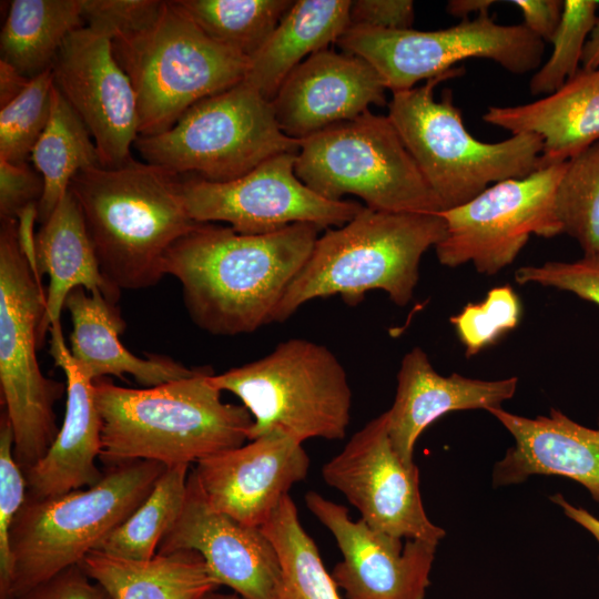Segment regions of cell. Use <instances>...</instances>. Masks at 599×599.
I'll return each instance as SVG.
<instances>
[{
  "instance_id": "8",
  "label": "cell",
  "mask_w": 599,
  "mask_h": 599,
  "mask_svg": "<svg viewBox=\"0 0 599 599\" xmlns=\"http://www.w3.org/2000/svg\"><path fill=\"white\" fill-rule=\"evenodd\" d=\"M237 396L253 417L248 440L281 430L303 443L346 436L352 389L337 357L304 338L284 341L266 356L210 376Z\"/></svg>"
},
{
  "instance_id": "29",
  "label": "cell",
  "mask_w": 599,
  "mask_h": 599,
  "mask_svg": "<svg viewBox=\"0 0 599 599\" xmlns=\"http://www.w3.org/2000/svg\"><path fill=\"white\" fill-rule=\"evenodd\" d=\"M82 27V0H13L1 30V60L33 79L51 69L65 39Z\"/></svg>"
},
{
  "instance_id": "15",
  "label": "cell",
  "mask_w": 599,
  "mask_h": 599,
  "mask_svg": "<svg viewBox=\"0 0 599 599\" xmlns=\"http://www.w3.org/2000/svg\"><path fill=\"white\" fill-rule=\"evenodd\" d=\"M322 476L377 532L436 545L445 537L425 511L417 465L405 464L392 445L386 412L355 433L323 466Z\"/></svg>"
},
{
  "instance_id": "17",
  "label": "cell",
  "mask_w": 599,
  "mask_h": 599,
  "mask_svg": "<svg viewBox=\"0 0 599 599\" xmlns=\"http://www.w3.org/2000/svg\"><path fill=\"white\" fill-rule=\"evenodd\" d=\"M308 510L334 536L343 559L332 571L347 599H425L437 545L408 539L405 545L372 529L362 518L316 491Z\"/></svg>"
},
{
  "instance_id": "49",
  "label": "cell",
  "mask_w": 599,
  "mask_h": 599,
  "mask_svg": "<svg viewBox=\"0 0 599 599\" xmlns=\"http://www.w3.org/2000/svg\"><path fill=\"white\" fill-rule=\"evenodd\" d=\"M205 599H243L236 593H219L216 591L211 592Z\"/></svg>"
},
{
  "instance_id": "30",
  "label": "cell",
  "mask_w": 599,
  "mask_h": 599,
  "mask_svg": "<svg viewBox=\"0 0 599 599\" xmlns=\"http://www.w3.org/2000/svg\"><path fill=\"white\" fill-rule=\"evenodd\" d=\"M43 180L38 221L43 224L82 170L101 165L88 128L53 83L51 114L30 159Z\"/></svg>"
},
{
  "instance_id": "16",
  "label": "cell",
  "mask_w": 599,
  "mask_h": 599,
  "mask_svg": "<svg viewBox=\"0 0 599 599\" xmlns=\"http://www.w3.org/2000/svg\"><path fill=\"white\" fill-rule=\"evenodd\" d=\"M53 83L88 128L101 165L118 167L132 159L139 115L131 80L111 40L88 27L73 31L51 67Z\"/></svg>"
},
{
  "instance_id": "13",
  "label": "cell",
  "mask_w": 599,
  "mask_h": 599,
  "mask_svg": "<svg viewBox=\"0 0 599 599\" xmlns=\"http://www.w3.org/2000/svg\"><path fill=\"white\" fill-rule=\"evenodd\" d=\"M565 169L566 162L540 166L439 212L446 222V234L435 246L439 263L448 267L471 263L478 273L494 275L516 260L531 235L561 234L555 195Z\"/></svg>"
},
{
  "instance_id": "22",
  "label": "cell",
  "mask_w": 599,
  "mask_h": 599,
  "mask_svg": "<svg viewBox=\"0 0 599 599\" xmlns=\"http://www.w3.org/2000/svg\"><path fill=\"white\" fill-rule=\"evenodd\" d=\"M487 412L515 440L495 464V487L519 484L534 475H557L582 485L599 504V422L598 428H589L555 408L535 418L501 407Z\"/></svg>"
},
{
  "instance_id": "26",
  "label": "cell",
  "mask_w": 599,
  "mask_h": 599,
  "mask_svg": "<svg viewBox=\"0 0 599 599\" xmlns=\"http://www.w3.org/2000/svg\"><path fill=\"white\" fill-rule=\"evenodd\" d=\"M35 266L39 276H49L39 343L52 324L60 322L69 293L83 287L116 303L120 292L103 276L80 206L70 191L35 233Z\"/></svg>"
},
{
  "instance_id": "12",
  "label": "cell",
  "mask_w": 599,
  "mask_h": 599,
  "mask_svg": "<svg viewBox=\"0 0 599 599\" xmlns=\"http://www.w3.org/2000/svg\"><path fill=\"white\" fill-rule=\"evenodd\" d=\"M349 54L366 60L392 93L445 74L467 59H488L514 74L538 70L545 42L522 23L499 24L489 14L430 31L349 27L337 40Z\"/></svg>"
},
{
  "instance_id": "10",
  "label": "cell",
  "mask_w": 599,
  "mask_h": 599,
  "mask_svg": "<svg viewBox=\"0 0 599 599\" xmlns=\"http://www.w3.org/2000/svg\"><path fill=\"white\" fill-rule=\"evenodd\" d=\"M295 173L328 200L353 194L376 211H443L390 119L370 111L302 140Z\"/></svg>"
},
{
  "instance_id": "37",
  "label": "cell",
  "mask_w": 599,
  "mask_h": 599,
  "mask_svg": "<svg viewBox=\"0 0 599 599\" xmlns=\"http://www.w3.org/2000/svg\"><path fill=\"white\" fill-rule=\"evenodd\" d=\"M521 317V303L510 285L493 287L479 303H469L450 317L467 357L496 343L514 329Z\"/></svg>"
},
{
  "instance_id": "25",
  "label": "cell",
  "mask_w": 599,
  "mask_h": 599,
  "mask_svg": "<svg viewBox=\"0 0 599 599\" xmlns=\"http://www.w3.org/2000/svg\"><path fill=\"white\" fill-rule=\"evenodd\" d=\"M483 120L544 142L540 166L567 162L599 141V67L582 69L557 91L518 105L489 106Z\"/></svg>"
},
{
  "instance_id": "27",
  "label": "cell",
  "mask_w": 599,
  "mask_h": 599,
  "mask_svg": "<svg viewBox=\"0 0 599 599\" xmlns=\"http://www.w3.org/2000/svg\"><path fill=\"white\" fill-rule=\"evenodd\" d=\"M349 0H297L248 59L244 82L272 101L286 77L349 28Z\"/></svg>"
},
{
  "instance_id": "1",
  "label": "cell",
  "mask_w": 599,
  "mask_h": 599,
  "mask_svg": "<svg viewBox=\"0 0 599 599\" xmlns=\"http://www.w3.org/2000/svg\"><path fill=\"white\" fill-rule=\"evenodd\" d=\"M319 231L294 224L248 235L199 223L167 250L164 273L181 284L189 316L201 329L219 336L248 334L273 323Z\"/></svg>"
},
{
  "instance_id": "41",
  "label": "cell",
  "mask_w": 599,
  "mask_h": 599,
  "mask_svg": "<svg viewBox=\"0 0 599 599\" xmlns=\"http://www.w3.org/2000/svg\"><path fill=\"white\" fill-rule=\"evenodd\" d=\"M43 187L42 176L27 162L0 159V219H17L26 206L40 201Z\"/></svg>"
},
{
  "instance_id": "43",
  "label": "cell",
  "mask_w": 599,
  "mask_h": 599,
  "mask_svg": "<svg viewBox=\"0 0 599 599\" xmlns=\"http://www.w3.org/2000/svg\"><path fill=\"white\" fill-rule=\"evenodd\" d=\"M414 20L415 6L410 0H356L349 8V27L407 30Z\"/></svg>"
},
{
  "instance_id": "7",
  "label": "cell",
  "mask_w": 599,
  "mask_h": 599,
  "mask_svg": "<svg viewBox=\"0 0 599 599\" xmlns=\"http://www.w3.org/2000/svg\"><path fill=\"white\" fill-rule=\"evenodd\" d=\"M135 92L139 136L170 129L192 105L244 80L248 59L211 39L179 1L145 29L111 41Z\"/></svg>"
},
{
  "instance_id": "45",
  "label": "cell",
  "mask_w": 599,
  "mask_h": 599,
  "mask_svg": "<svg viewBox=\"0 0 599 599\" xmlns=\"http://www.w3.org/2000/svg\"><path fill=\"white\" fill-rule=\"evenodd\" d=\"M31 80L0 59V109L17 99L28 88Z\"/></svg>"
},
{
  "instance_id": "31",
  "label": "cell",
  "mask_w": 599,
  "mask_h": 599,
  "mask_svg": "<svg viewBox=\"0 0 599 599\" xmlns=\"http://www.w3.org/2000/svg\"><path fill=\"white\" fill-rule=\"evenodd\" d=\"M273 544L281 565L278 599H342L318 548L303 528L296 506L285 496L260 527Z\"/></svg>"
},
{
  "instance_id": "14",
  "label": "cell",
  "mask_w": 599,
  "mask_h": 599,
  "mask_svg": "<svg viewBox=\"0 0 599 599\" xmlns=\"http://www.w3.org/2000/svg\"><path fill=\"white\" fill-rule=\"evenodd\" d=\"M296 155H276L227 182L199 176L182 181L190 216L197 223L225 222L237 233L260 235L294 224L339 227L364 209L358 202L328 200L311 190L295 173Z\"/></svg>"
},
{
  "instance_id": "48",
  "label": "cell",
  "mask_w": 599,
  "mask_h": 599,
  "mask_svg": "<svg viewBox=\"0 0 599 599\" xmlns=\"http://www.w3.org/2000/svg\"><path fill=\"white\" fill-rule=\"evenodd\" d=\"M599 67V17L596 26L586 43L581 68L596 69Z\"/></svg>"
},
{
  "instance_id": "38",
  "label": "cell",
  "mask_w": 599,
  "mask_h": 599,
  "mask_svg": "<svg viewBox=\"0 0 599 599\" xmlns=\"http://www.w3.org/2000/svg\"><path fill=\"white\" fill-rule=\"evenodd\" d=\"M27 497V481L13 456V432L6 414L0 424V599H8L13 579L10 548L12 521Z\"/></svg>"
},
{
  "instance_id": "34",
  "label": "cell",
  "mask_w": 599,
  "mask_h": 599,
  "mask_svg": "<svg viewBox=\"0 0 599 599\" xmlns=\"http://www.w3.org/2000/svg\"><path fill=\"white\" fill-rule=\"evenodd\" d=\"M555 211L562 233L576 240L583 254L599 253V141L566 162Z\"/></svg>"
},
{
  "instance_id": "33",
  "label": "cell",
  "mask_w": 599,
  "mask_h": 599,
  "mask_svg": "<svg viewBox=\"0 0 599 599\" xmlns=\"http://www.w3.org/2000/svg\"><path fill=\"white\" fill-rule=\"evenodd\" d=\"M214 41L250 59L267 41L294 1L177 0Z\"/></svg>"
},
{
  "instance_id": "20",
  "label": "cell",
  "mask_w": 599,
  "mask_h": 599,
  "mask_svg": "<svg viewBox=\"0 0 599 599\" xmlns=\"http://www.w3.org/2000/svg\"><path fill=\"white\" fill-rule=\"evenodd\" d=\"M387 88L363 58L321 50L298 64L271 101L277 124L302 141L328 126L383 106Z\"/></svg>"
},
{
  "instance_id": "40",
  "label": "cell",
  "mask_w": 599,
  "mask_h": 599,
  "mask_svg": "<svg viewBox=\"0 0 599 599\" xmlns=\"http://www.w3.org/2000/svg\"><path fill=\"white\" fill-rule=\"evenodd\" d=\"M161 0H82L84 26L111 41L132 35L159 17Z\"/></svg>"
},
{
  "instance_id": "5",
  "label": "cell",
  "mask_w": 599,
  "mask_h": 599,
  "mask_svg": "<svg viewBox=\"0 0 599 599\" xmlns=\"http://www.w3.org/2000/svg\"><path fill=\"white\" fill-rule=\"evenodd\" d=\"M463 73L456 67L422 85L393 93L387 103V116L443 211L470 201L490 184L531 174L540 167L544 146L534 133L512 134L496 143L471 135L451 91L435 99L440 82Z\"/></svg>"
},
{
  "instance_id": "23",
  "label": "cell",
  "mask_w": 599,
  "mask_h": 599,
  "mask_svg": "<svg viewBox=\"0 0 599 599\" xmlns=\"http://www.w3.org/2000/svg\"><path fill=\"white\" fill-rule=\"evenodd\" d=\"M517 385V377L486 380L459 374L443 376L427 354L414 347L402 359L395 399L386 412L396 454L405 464H415L416 441L430 424L454 410L501 407L514 397Z\"/></svg>"
},
{
  "instance_id": "36",
  "label": "cell",
  "mask_w": 599,
  "mask_h": 599,
  "mask_svg": "<svg viewBox=\"0 0 599 599\" xmlns=\"http://www.w3.org/2000/svg\"><path fill=\"white\" fill-rule=\"evenodd\" d=\"M52 89L53 77L49 69L0 109V159L12 163L30 159L51 114Z\"/></svg>"
},
{
  "instance_id": "35",
  "label": "cell",
  "mask_w": 599,
  "mask_h": 599,
  "mask_svg": "<svg viewBox=\"0 0 599 599\" xmlns=\"http://www.w3.org/2000/svg\"><path fill=\"white\" fill-rule=\"evenodd\" d=\"M598 8L597 0H564L560 23L550 42L551 54L529 82L532 95L551 94L580 70L586 43L599 17Z\"/></svg>"
},
{
  "instance_id": "11",
  "label": "cell",
  "mask_w": 599,
  "mask_h": 599,
  "mask_svg": "<svg viewBox=\"0 0 599 599\" xmlns=\"http://www.w3.org/2000/svg\"><path fill=\"white\" fill-rule=\"evenodd\" d=\"M301 141L280 129L271 101L244 81L192 105L166 131L140 135L144 162L212 182L237 179L266 160L298 153Z\"/></svg>"
},
{
  "instance_id": "39",
  "label": "cell",
  "mask_w": 599,
  "mask_h": 599,
  "mask_svg": "<svg viewBox=\"0 0 599 599\" xmlns=\"http://www.w3.org/2000/svg\"><path fill=\"white\" fill-rule=\"evenodd\" d=\"M514 277L520 285L534 283L570 292L599 306V253L583 254L572 262L549 261L521 266Z\"/></svg>"
},
{
  "instance_id": "47",
  "label": "cell",
  "mask_w": 599,
  "mask_h": 599,
  "mask_svg": "<svg viewBox=\"0 0 599 599\" xmlns=\"http://www.w3.org/2000/svg\"><path fill=\"white\" fill-rule=\"evenodd\" d=\"M495 3H497L495 0H451L447 2L446 10L455 18L468 20L473 13L488 14L490 7Z\"/></svg>"
},
{
  "instance_id": "4",
  "label": "cell",
  "mask_w": 599,
  "mask_h": 599,
  "mask_svg": "<svg viewBox=\"0 0 599 599\" xmlns=\"http://www.w3.org/2000/svg\"><path fill=\"white\" fill-rule=\"evenodd\" d=\"M446 234L439 213H394L364 209L348 223L327 229L282 298L274 322L303 304L339 295L349 306L369 291H384L405 306L413 298L423 255Z\"/></svg>"
},
{
  "instance_id": "24",
  "label": "cell",
  "mask_w": 599,
  "mask_h": 599,
  "mask_svg": "<svg viewBox=\"0 0 599 599\" xmlns=\"http://www.w3.org/2000/svg\"><path fill=\"white\" fill-rule=\"evenodd\" d=\"M64 308L70 313L72 332L70 354L82 375L90 380L131 375L141 386L153 387L187 378L204 367L190 368L170 357L148 355L142 358L128 351L119 336L125 328L120 309L101 293L83 287L72 290Z\"/></svg>"
},
{
  "instance_id": "28",
  "label": "cell",
  "mask_w": 599,
  "mask_h": 599,
  "mask_svg": "<svg viewBox=\"0 0 599 599\" xmlns=\"http://www.w3.org/2000/svg\"><path fill=\"white\" fill-rule=\"evenodd\" d=\"M112 599H205L221 585L195 550L129 560L90 551L79 564Z\"/></svg>"
},
{
  "instance_id": "18",
  "label": "cell",
  "mask_w": 599,
  "mask_h": 599,
  "mask_svg": "<svg viewBox=\"0 0 599 599\" xmlns=\"http://www.w3.org/2000/svg\"><path fill=\"white\" fill-rule=\"evenodd\" d=\"M179 550L197 551L217 582L243 599H278L281 565L271 540L261 528L212 509L193 471L180 515L156 554Z\"/></svg>"
},
{
  "instance_id": "32",
  "label": "cell",
  "mask_w": 599,
  "mask_h": 599,
  "mask_svg": "<svg viewBox=\"0 0 599 599\" xmlns=\"http://www.w3.org/2000/svg\"><path fill=\"white\" fill-rule=\"evenodd\" d=\"M190 465L166 467L148 498L95 550L129 559L149 560L183 507Z\"/></svg>"
},
{
  "instance_id": "44",
  "label": "cell",
  "mask_w": 599,
  "mask_h": 599,
  "mask_svg": "<svg viewBox=\"0 0 599 599\" xmlns=\"http://www.w3.org/2000/svg\"><path fill=\"white\" fill-rule=\"evenodd\" d=\"M522 16V24L544 42H551L560 23L562 0H511Z\"/></svg>"
},
{
  "instance_id": "9",
  "label": "cell",
  "mask_w": 599,
  "mask_h": 599,
  "mask_svg": "<svg viewBox=\"0 0 599 599\" xmlns=\"http://www.w3.org/2000/svg\"><path fill=\"white\" fill-rule=\"evenodd\" d=\"M45 294L18 237L17 219L0 227V385L13 432V456L27 470L44 456L60 428L55 403L67 385L45 377L37 349Z\"/></svg>"
},
{
  "instance_id": "42",
  "label": "cell",
  "mask_w": 599,
  "mask_h": 599,
  "mask_svg": "<svg viewBox=\"0 0 599 599\" xmlns=\"http://www.w3.org/2000/svg\"><path fill=\"white\" fill-rule=\"evenodd\" d=\"M12 599H112L80 565L71 566L52 578Z\"/></svg>"
},
{
  "instance_id": "46",
  "label": "cell",
  "mask_w": 599,
  "mask_h": 599,
  "mask_svg": "<svg viewBox=\"0 0 599 599\" xmlns=\"http://www.w3.org/2000/svg\"><path fill=\"white\" fill-rule=\"evenodd\" d=\"M550 500L558 505L568 518L588 530L599 544V519L597 517L581 507L571 505L561 494L552 495Z\"/></svg>"
},
{
  "instance_id": "3",
  "label": "cell",
  "mask_w": 599,
  "mask_h": 599,
  "mask_svg": "<svg viewBox=\"0 0 599 599\" xmlns=\"http://www.w3.org/2000/svg\"><path fill=\"white\" fill-rule=\"evenodd\" d=\"M77 200L103 276L119 291L155 285L164 257L199 223L190 216L177 175L133 158L121 166L80 171Z\"/></svg>"
},
{
  "instance_id": "2",
  "label": "cell",
  "mask_w": 599,
  "mask_h": 599,
  "mask_svg": "<svg viewBox=\"0 0 599 599\" xmlns=\"http://www.w3.org/2000/svg\"><path fill=\"white\" fill-rule=\"evenodd\" d=\"M213 370L153 387L126 388L93 380L102 420L100 459L106 467L154 460L191 465L248 441L253 417L244 405L224 403Z\"/></svg>"
},
{
  "instance_id": "19",
  "label": "cell",
  "mask_w": 599,
  "mask_h": 599,
  "mask_svg": "<svg viewBox=\"0 0 599 599\" xmlns=\"http://www.w3.org/2000/svg\"><path fill=\"white\" fill-rule=\"evenodd\" d=\"M309 465L302 443L275 429L199 460L192 471L212 509L260 528Z\"/></svg>"
},
{
  "instance_id": "21",
  "label": "cell",
  "mask_w": 599,
  "mask_h": 599,
  "mask_svg": "<svg viewBox=\"0 0 599 599\" xmlns=\"http://www.w3.org/2000/svg\"><path fill=\"white\" fill-rule=\"evenodd\" d=\"M50 354L67 378V405L60 430L42 458L23 471L27 494L45 498L97 485L102 420L93 382L80 373L65 345L61 323L50 327Z\"/></svg>"
},
{
  "instance_id": "6",
  "label": "cell",
  "mask_w": 599,
  "mask_h": 599,
  "mask_svg": "<svg viewBox=\"0 0 599 599\" xmlns=\"http://www.w3.org/2000/svg\"><path fill=\"white\" fill-rule=\"evenodd\" d=\"M166 466L133 460L108 467L94 486L38 498L27 494L10 529L16 598L83 558L148 498Z\"/></svg>"
}]
</instances>
